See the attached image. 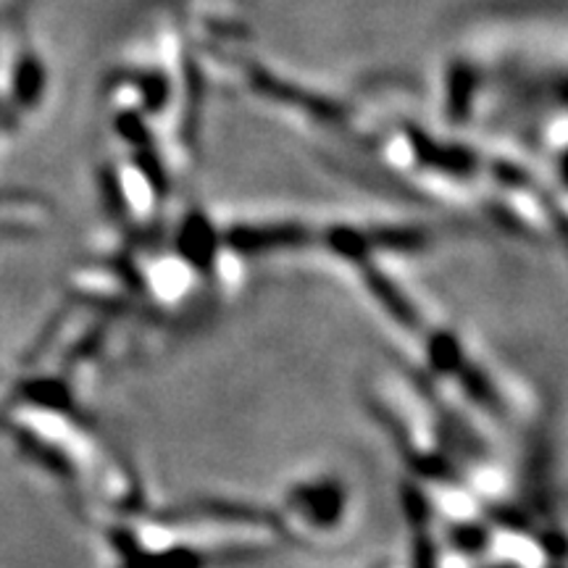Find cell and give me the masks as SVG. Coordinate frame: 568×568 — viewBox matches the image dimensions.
<instances>
[{"mask_svg":"<svg viewBox=\"0 0 568 568\" xmlns=\"http://www.w3.org/2000/svg\"><path fill=\"white\" fill-rule=\"evenodd\" d=\"M345 489L337 479L301 481L287 493V508L301 516L311 529H335L345 514Z\"/></svg>","mask_w":568,"mask_h":568,"instance_id":"1","label":"cell"},{"mask_svg":"<svg viewBox=\"0 0 568 568\" xmlns=\"http://www.w3.org/2000/svg\"><path fill=\"white\" fill-rule=\"evenodd\" d=\"M176 247H180L184 264L193 268L195 274L213 276L219 266V255L224 251V240L222 232L205 219V213H201V209H193L184 213Z\"/></svg>","mask_w":568,"mask_h":568,"instance_id":"2","label":"cell"}]
</instances>
